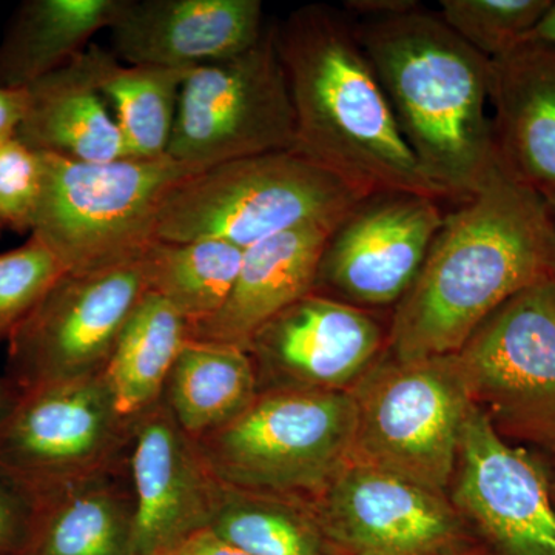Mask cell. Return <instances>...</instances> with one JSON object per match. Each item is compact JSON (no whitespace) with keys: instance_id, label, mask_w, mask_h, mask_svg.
<instances>
[{"instance_id":"obj_1","label":"cell","mask_w":555,"mask_h":555,"mask_svg":"<svg viewBox=\"0 0 555 555\" xmlns=\"http://www.w3.org/2000/svg\"><path fill=\"white\" fill-rule=\"evenodd\" d=\"M555 278V230L545 199L499 167L444 215L418 276L396 306L393 360L454 356L507 299Z\"/></svg>"},{"instance_id":"obj_2","label":"cell","mask_w":555,"mask_h":555,"mask_svg":"<svg viewBox=\"0 0 555 555\" xmlns=\"http://www.w3.org/2000/svg\"><path fill=\"white\" fill-rule=\"evenodd\" d=\"M276 46L295 115V152L361 196L447 195L409 149L356 22L327 5H305L276 22Z\"/></svg>"},{"instance_id":"obj_3","label":"cell","mask_w":555,"mask_h":555,"mask_svg":"<svg viewBox=\"0 0 555 555\" xmlns=\"http://www.w3.org/2000/svg\"><path fill=\"white\" fill-rule=\"evenodd\" d=\"M356 28L423 173L448 201L469 199L500 167L492 61L425 7Z\"/></svg>"},{"instance_id":"obj_4","label":"cell","mask_w":555,"mask_h":555,"mask_svg":"<svg viewBox=\"0 0 555 555\" xmlns=\"http://www.w3.org/2000/svg\"><path fill=\"white\" fill-rule=\"evenodd\" d=\"M366 199L295 150L196 171L160 207L155 240H221L246 248L287 230L339 225Z\"/></svg>"},{"instance_id":"obj_5","label":"cell","mask_w":555,"mask_h":555,"mask_svg":"<svg viewBox=\"0 0 555 555\" xmlns=\"http://www.w3.org/2000/svg\"><path fill=\"white\" fill-rule=\"evenodd\" d=\"M43 190L31 236L64 272L137 262L155 240L164 201L196 171L170 156L78 163L42 153Z\"/></svg>"},{"instance_id":"obj_6","label":"cell","mask_w":555,"mask_h":555,"mask_svg":"<svg viewBox=\"0 0 555 555\" xmlns=\"http://www.w3.org/2000/svg\"><path fill=\"white\" fill-rule=\"evenodd\" d=\"M356 429L350 390H280L195 443L219 483L310 502L350 462Z\"/></svg>"},{"instance_id":"obj_7","label":"cell","mask_w":555,"mask_h":555,"mask_svg":"<svg viewBox=\"0 0 555 555\" xmlns=\"http://www.w3.org/2000/svg\"><path fill=\"white\" fill-rule=\"evenodd\" d=\"M350 393L357 409L350 460L448 495L473 406L455 353L379 357Z\"/></svg>"},{"instance_id":"obj_8","label":"cell","mask_w":555,"mask_h":555,"mask_svg":"<svg viewBox=\"0 0 555 555\" xmlns=\"http://www.w3.org/2000/svg\"><path fill=\"white\" fill-rule=\"evenodd\" d=\"M295 115L276 22L238 56L190 69L167 156L193 171L294 150Z\"/></svg>"},{"instance_id":"obj_9","label":"cell","mask_w":555,"mask_h":555,"mask_svg":"<svg viewBox=\"0 0 555 555\" xmlns=\"http://www.w3.org/2000/svg\"><path fill=\"white\" fill-rule=\"evenodd\" d=\"M131 426L105 372L36 387L0 425V474L33 499L89 480L129 462Z\"/></svg>"},{"instance_id":"obj_10","label":"cell","mask_w":555,"mask_h":555,"mask_svg":"<svg viewBox=\"0 0 555 555\" xmlns=\"http://www.w3.org/2000/svg\"><path fill=\"white\" fill-rule=\"evenodd\" d=\"M455 358L470 400L503 437L555 452V278L507 299Z\"/></svg>"},{"instance_id":"obj_11","label":"cell","mask_w":555,"mask_h":555,"mask_svg":"<svg viewBox=\"0 0 555 555\" xmlns=\"http://www.w3.org/2000/svg\"><path fill=\"white\" fill-rule=\"evenodd\" d=\"M147 294L139 259L94 272H64L9 338L17 392L105 372L120 332Z\"/></svg>"},{"instance_id":"obj_12","label":"cell","mask_w":555,"mask_h":555,"mask_svg":"<svg viewBox=\"0 0 555 555\" xmlns=\"http://www.w3.org/2000/svg\"><path fill=\"white\" fill-rule=\"evenodd\" d=\"M308 503L331 555H462L478 547L449 495L352 460Z\"/></svg>"},{"instance_id":"obj_13","label":"cell","mask_w":555,"mask_h":555,"mask_svg":"<svg viewBox=\"0 0 555 555\" xmlns=\"http://www.w3.org/2000/svg\"><path fill=\"white\" fill-rule=\"evenodd\" d=\"M452 505L492 555H555L554 486L473 403L451 483Z\"/></svg>"},{"instance_id":"obj_14","label":"cell","mask_w":555,"mask_h":555,"mask_svg":"<svg viewBox=\"0 0 555 555\" xmlns=\"http://www.w3.org/2000/svg\"><path fill=\"white\" fill-rule=\"evenodd\" d=\"M440 201L414 193L369 196L328 238L313 292L357 308L398 305L444 221Z\"/></svg>"},{"instance_id":"obj_15","label":"cell","mask_w":555,"mask_h":555,"mask_svg":"<svg viewBox=\"0 0 555 555\" xmlns=\"http://www.w3.org/2000/svg\"><path fill=\"white\" fill-rule=\"evenodd\" d=\"M367 309L310 292L255 332L246 352L258 392L350 390L387 346Z\"/></svg>"},{"instance_id":"obj_16","label":"cell","mask_w":555,"mask_h":555,"mask_svg":"<svg viewBox=\"0 0 555 555\" xmlns=\"http://www.w3.org/2000/svg\"><path fill=\"white\" fill-rule=\"evenodd\" d=\"M129 473L138 555L173 554L208 529L217 478L163 400L133 418Z\"/></svg>"},{"instance_id":"obj_17","label":"cell","mask_w":555,"mask_h":555,"mask_svg":"<svg viewBox=\"0 0 555 555\" xmlns=\"http://www.w3.org/2000/svg\"><path fill=\"white\" fill-rule=\"evenodd\" d=\"M268 24L261 0H124L112 53L126 65L193 69L250 50Z\"/></svg>"},{"instance_id":"obj_18","label":"cell","mask_w":555,"mask_h":555,"mask_svg":"<svg viewBox=\"0 0 555 555\" xmlns=\"http://www.w3.org/2000/svg\"><path fill=\"white\" fill-rule=\"evenodd\" d=\"M338 225L310 224L259 241L244 250L228 301L189 327V339L246 350L259 327L313 292L321 257Z\"/></svg>"},{"instance_id":"obj_19","label":"cell","mask_w":555,"mask_h":555,"mask_svg":"<svg viewBox=\"0 0 555 555\" xmlns=\"http://www.w3.org/2000/svg\"><path fill=\"white\" fill-rule=\"evenodd\" d=\"M500 166L543 198L555 195V49L521 43L491 64Z\"/></svg>"},{"instance_id":"obj_20","label":"cell","mask_w":555,"mask_h":555,"mask_svg":"<svg viewBox=\"0 0 555 555\" xmlns=\"http://www.w3.org/2000/svg\"><path fill=\"white\" fill-rule=\"evenodd\" d=\"M102 47L89 49L31 83L17 138L46 155L78 163L129 158L100 87Z\"/></svg>"},{"instance_id":"obj_21","label":"cell","mask_w":555,"mask_h":555,"mask_svg":"<svg viewBox=\"0 0 555 555\" xmlns=\"http://www.w3.org/2000/svg\"><path fill=\"white\" fill-rule=\"evenodd\" d=\"M33 502L30 532L17 555H138L129 462Z\"/></svg>"},{"instance_id":"obj_22","label":"cell","mask_w":555,"mask_h":555,"mask_svg":"<svg viewBox=\"0 0 555 555\" xmlns=\"http://www.w3.org/2000/svg\"><path fill=\"white\" fill-rule=\"evenodd\" d=\"M124 0H27L0 42V86L25 90L109 30Z\"/></svg>"},{"instance_id":"obj_23","label":"cell","mask_w":555,"mask_h":555,"mask_svg":"<svg viewBox=\"0 0 555 555\" xmlns=\"http://www.w3.org/2000/svg\"><path fill=\"white\" fill-rule=\"evenodd\" d=\"M259 396L246 350L189 339L171 367L163 403L193 440L228 425Z\"/></svg>"},{"instance_id":"obj_24","label":"cell","mask_w":555,"mask_h":555,"mask_svg":"<svg viewBox=\"0 0 555 555\" xmlns=\"http://www.w3.org/2000/svg\"><path fill=\"white\" fill-rule=\"evenodd\" d=\"M188 341L184 318L147 292L120 332L105 369L120 414L133 420L159 403L171 367Z\"/></svg>"},{"instance_id":"obj_25","label":"cell","mask_w":555,"mask_h":555,"mask_svg":"<svg viewBox=\"0 0 555 555\" xmlns=\"http://www.w3.org/2000/svg\"><path fill=\"white\" fill-rule=\"evenodd\" d=\"M243 248L221 240H153L139 258L149 294L169 302L188 326L203 323L228 301Z\"/></svg>"},{"instance_id":"obj_26","label":"cell","mask_w":555,"mask_h":555,"mask_svg":"<svg viewBox=\"0 0 555 555\" xmlns=\"http://www.w3.org/2000/svg\"><path fill=\"white\" fill-rule=\"evenodd\" d=\"M208 531L250 555H331L308 502L218 480Z\"/></svg>"},{"instance_id":"obj_27","label":"cell","mask_w":555,"mask_h":555,"mask_svg":"<svg viewBox=\"0 0 555 555\" xmlns=\"http://www.w3.org/2000/svg\"><path fill=\"white\" fill-rule=\"evenodd\" d=\"M190 69L126 65L102 51L100 87L129 158H159L169 150L179 93Z\"/></svg>"},{"instance_id":"obj_28","label":"cell","mask_w":555,"mask_h":555,"mask_svg":"<svg viewBox=\"0 0 555 555\" xmlns=\"http://www.w3.org/2000/svg\"><path fill=\"white\" fill-rule=\"evenodd\" d=\"M553 0H441L444 24L488 60L525 42Z\"/></svg>"},{"instance_id":"obj_29","label":"cell","mask_w":555,"mask_h":555,"mask_svg":"<svg viewBox=\"0 0 555 555\" xmlns=\"http://www.w3.org/2000/svg\"><path fill=\"white\" fill-rule=\"evenodd\" d=\"M62 273L57 259L35 236L0 254V339L10 338Z\"/></svg>"},{"instance_id":"obj_30","label":"cell","mask_w":555,"mask_h":555,"mask_svg":"<svg viewBox=\"0 0 555 555\" xmlns=\"http://www.w3.org/2000/svg\"><path fill=\"white\" fill-rule=\"evenodd\" d=\"M42 153L14 137L0 142V236L30 233L43 190Z\"/></svg>"},{"instance_id":"obj_31","label":"cell","mask_w":555,"mask_h":555,"mask_svg":"<svg viewBox=\"0 0 555 555\" xmlns=\"http://www.w3.org/2000/svg\"><path fill=\"white\" fill-rule=\"evenodd\" d=\"M33 509V496L0 474V555L20 553L30 532Z\"/></svg>"},{"instance_id":"obj_32","label":"cell","mask_w":555,"mask_h":555,"mask_svg":"<svg viewBox=\"0 0 555 555\" xmlns=\"http://www.w3.org/2000/svg\"><path fill=\"white\" fill-rule=\"evenodd\" d=\"M422 3L415 0H350L345 3V10L350 17H364V21L387 20V17L401 16L418 10Z\"/></svg>"},{"instance_id":"obj_33","label":"cell","mask_w":555,"mask_h":555,"mask_svg":"<svg viewBox=\"0 0 555 555\" xmlns=\"http://www.w3.org/2000/svg\"><path fill=\"white\" fill-rule=\"evenodd\" d=\"M27 109V91L0 86V142L17 137Z\"/></svg>"},{"instance_id":"obj_34","label":"cell","mask_w":555,"mask_h":555,"mask_svg":"<svg viewBox=\"0 0 555 555\" xmlns=\"http://www.w3.org/2000/svg\"><path fill=\"white\" fill-rule=\"evenodd\" d=\"M175 555H250L238 550V547L222 542L217 535L211 534L208 529L190 537L173 553Z\"/></svg>"},{"instance_id":"obj_35","label":"cell","mask_w":555,"mask_h":555,"mask_svg":"<svg viewBox=\"0 0 555 555\" xmlns=\"http://www.w3.org/2000/svg\"><path fill=\"white\" fill-rule=\"evenodd\" d=\"M528 42L542 43V46L555 49V0L535 25L534 30L526 36L524 43Z\"/></svg>"},{"instance_id":"obj_36","label":"cell","mask_w":555,"mask_h":555,"mask_svg":"<svg viewBox=\"0 0 555 555\" xmlns=\"http://www.w3.org/2000/svg\"><path fill=\"white\" fill-rule=\"evenodd\" d=\"M21 393L17 392L16 387L11 385L9 379L0 378V425L5 422L7 416L11 414Z\"/></svg>"},{"instance_id":"obj_37","label":"cell","mask_w":555,"mask_h":555,"mask_svg":"<svg viewBox=\"0 0 555 555\" xmlns=\"http://www.w3.org/2000/svg\"><path fill=\"white\" fill-rule=\"evenodd\" d=\"M545 199L547 211H550L551 221H553L554 230H555V195L550 196V198Z\"/></svg>"},{"instance_id":"obj_38","label":"cell","mask_w":555,"mask_h":555,"mask_svg":"<svg viewBox=\"0 0 555 555\" xmlns=\"http://www.w3.org/2000/svg\"><path fill=\"white\" fill-rule=\"evenodd\" d=\"M462 555H486L485 551L481 547H476V550L469 551V553H465Z\"/></svg>"},{"instance_id":"obj_39","label":"cell","mask_w":555,"mask_h":555,"mask_svg":"<svg viewBox=\"0 0 555 555\" xmlns=\"http://www.w3.org/2000/svg\"><path fill=\"white\" fill-rule=\"evenodd\" d=\"M554 495H555V486H554Z\"/></svg>"},{"instance_id":"obj_40","label":"cell","mask_w":555,"mask_h":555,"mask_svg":"<svg viewBox=\"0 0 555 555\" xmlns=\"http://www.w3.org/2000/svg\"><path fill=\"white\" fill-rule=\"evenodd\" d=\"M169 555H175V554H169Z\"/></svg>"}]
</instances>
